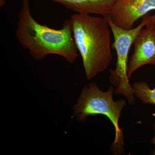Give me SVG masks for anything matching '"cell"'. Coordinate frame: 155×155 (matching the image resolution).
<instances>
[{
  "mask_svg": "<svg viewBox=\"0 0 155 155\" xmlns=\"http://www.w3.org/2000/svg\"><path fill=\"white\" fill-rule=\"evenodd\" d=\"M18 19L17 40L23 48L28 50L34 60L40 61L48 55L55 54L63 57L69 64L75 63L78 51L70 19L59 29L40 24L31 14L29 0H22Z\"/></svg>",
  "mask_w": 155,
  "mask_h": 155,
  "instance_id": "6da1fadb",
  "label": "cell"
},
{
  "mask_svg": "<svg viewBox=\"0 0 155 155\" xmlns=\"http://www.w3.org/2000/svg\"><path fill=\"white\" fill-rule=\"evenodd\" d=\"M70 20L85 76L91 80L106 71L113 60L110 28L105 17L77 13Z\"/></svg>",
  "mask_w": 155,
  "mask_h": 155,
  "instance_id": "7a4b0ae2",
  "label": "cell"
},
{
  "mask_svg": "<svg viewBox=\"0 0 155 155\" xmlns=\"http://www.w3.org/2000/svg\"><path fill=\"white\" fill-rule=\"evenodd\" d=\"M114 93L115 89L112 86L104 91L101 90L96 83H89L83 87L73 106L72 116L78 122H84L90 116H107L115 128V139L112 147L116 154L124 151V136L119 127V119L127 103L124 99L114 101Z\"/></svg>",
  "mask_w": 155,
  "mask_h": 155,
  "instance_id": "3957f363",
  "label": "cell"
},
{
  "mask_svg": "<svg viewBox=\"0 0 155 155\" xmlns=\"http://www.w3.org/2000/svg\"><path fill=\"white\" fill-rule=\"evenodd\" d=\"M106 18L114 35L113 46L116 50L117 57L116 69L110 71V82L116 87L115 93L123 95L128 104L133 105L135 102V96L127 75L128 54L139 32L148 23V14L142 17V20L139 25L130 29H123L118 27L110 18L108 17Z\"/></svg>",
  "mask_w": 155,
  "mask_h": 155,
  "instance_id": "277c9868",
  "label": "cell"
},
{
  "mask_svg": "<svg viewBox=\"0 0 155 155\" xmlns=\"http://www.w3.org/2000/svg\"><path fill=\"white\" fill-rule=\"evenodd\" d=\"M153 11L155 0H118L107 17L118 27L130 29L138 19Z\"/></svg>",
  "mask_w": 155,
  "mask_h": 155,
  "instance_id": "5b68a950",
  "label": "cell"
},
{
  "mask_svg": "<svg viewBox=\"0 0 155 155\" xmlns=\"http://www.w3.org/2000/svg\"><path fill=\"white\" fill-rule=\"evenodd\" d=\"M134 51L127 66L130 79L139 68L147 64L155 66V24L148 22L139 32L134 42Z\"/></svg>",
  "mask_w": 155,
  "mask_h": 155,
  "instance_id": "8992f818",
  "label": "cell"
},
{
  "mask_svg": "<svg viewBox=\"0 0 155 155\" xmlns=\"http://www.w3.org/2000/svg\"><path fill=\"white\" fill-rule=\"evenodd\" d=\"M78 14H97L107 17L114 0H52Z\"/></svg>",
  "mask_w": 155,
  "mask_h": 155,
  "instance_id": "52a82bcc",
  "label": "cell"
},
{
  "mask_svg": "<svg viewBox=\"0 0 155 155\" xmlns=\"http://www.w3.org/2000/svg\"><path fill=\"white\" fill-rule=\"evenodd\" d=\"M132 86L134 96L143 104L155 106V87L151 89L145 81H136Z\"/></svg>",
  "mask_w": 155,
  "mask_h": 155,
  "instance_id": "ba28073f",
  "label": "cell"
},
{
  "mask_svg": "<svg viewBox=\"0 0 155 155\" xmlns=\"http://www.w3.org/2000/svg\"><path fill=\"white\" fill-rule=\"evenodd\" d=\"M149 22H152L155 24V14L153 15H150L148 14Z\"/></svg>",
  "mask_w": 155,
  "mask_h": 155,
  "instance_id": "9c48e42d",
  "label": "cell"
},
{
  "mask_svg": "<svg viewBox=\"0 0 155 155\" xmlns=\"http://www.w3.org/2000/svg\"><path fill=\"white\" fill-rule=\"evenodd\" d=\"M153 130L154 131V135L153 138H152L151 140L150 143L151 144H153L155 145V123H154L153 125Z\"/></svg>",
  "mask_w": 155,
  "mask_h": 155,
  "instance_id": "30bf717a",
  "label": "cell"
},
{
  "mask_svg": "<svg viewBox=\"0 0 155 155\" xmlns=\"http://www.w3.org/2000/svg\"><path fill=\"white\" fill-rule=\"evenodd\" d=\"M6 0H0V7L3 8L4 6L5 5Z\"/></svg>",
  "mask_w": 155,
  "mask_h": 155,
  "instance_id": "8fae6325",
  "label": "cell"
},
{
  "mask_svg": "<svg viewBox=\"0 0 155 155\" xmlns=\"http://www.w3.org/2000/svg\"><path fill=\"white\" fill-rule=\"evenodd\" d=\"M114 1H115V2H116V1H118V0H114Z\"/></svg>",
  "mask_w": 155,
  "mask_h": 155,
  "instance_id": "7c38bea8",
  "label": "cell"
}]
</instances>
